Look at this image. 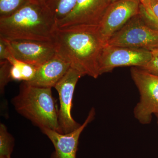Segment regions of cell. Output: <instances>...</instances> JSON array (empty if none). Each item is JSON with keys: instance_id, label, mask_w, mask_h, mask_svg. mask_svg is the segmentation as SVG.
<instances>
[{"instance_id": "6da1fadb", "label": "cell", "mask_w": 158, "mask_h": 158, "mask_svg": "<svg viewBox=\"0 0 158 158\" xmlns=\"http://www.w3.org/2000/svg\"><path fill=\"white\" fill-rule=\"evenodd\" d=\"M53 42L56 53L82 76L88 75L97 78L100 76L99 58L107 44L102 37L98 26L57 27Z\"/></svg>"}, {"instance_id": "7a4b0ae2", "label": "cell", "mask_w": 158, "mask_h": 158, "mask_svg": "<svg viewBox=\"0 0 158 158\" xmlns=\"http://www.w3.org/2000/svg\"><path fill=\"white\" fill-rule=\"evenodd\" d=\"M57 21L44 3L32 2L13 14L0 18V38L53 42Z\"/></svg>"}, {"instance_id": "3957f363", "label": "cell", "mask_w": 158, "mask_h": 158, "mask_svg": "<svg viewBox=\"0 0 158 158\" xmlns=\"http://www.w3.org/2000/svg\"><path fill=\"white\" fill-rule=\"evenodd\" d=\"M12 103L18 113L41 130L48 129L60 133L59 109L52 88L35 87L23 82Z\"/></svg>"}, {"instance_id": "277c9868", "label": "cell", "mask_w": 158, "mask_h": 158, "mask_svg": "<svg viewBox=\"0 0 158 158\" xmlns=\"http://www.w3.org/2000/svg\"><path fill=\"white\" fill-rule=\"evenodd\" d=\"M107 44L152 50L158 48V30L150 26L140 13L113 34Z\"/></svg>"}, {"instance_id": "5b68a950", "label": "cell", "mask_w": 158, "mask_h": 158, "mask_svg": "<svg viewBox=\"0 0 158 158\" xmlns=\"http://www.w3.org/2000/svg\"><path fill=\"white\" fill-rule=\"evenodd\" d=\"M131 72L140 94L134 110L135 117L142 124H148L152 114H158V76L138 67H132Z\"/></svg>"}, {"instance_id": "8992f818", "label": "cell", "mask_w": 158, "mask_h": 158, "mask_svg": "<svg viewBox=\"0 0 158 158\" xmlns=\"http://www.w3.org/2000/svg\"><path fill=\"white\" fill-rule=\"evenodd\" d=\"M152 57V53L149 50L106 44L99 58L100 75L121 66L143 68L149 62Z\"/></svg>"}, {"instance_id": "52a82bcc", "label": "cell", "mask_w": 158, "mask_h": 158, "mask_svg": "<svg viewBox=\"0 0 158 158\" xmlns=\"http://www.w3.org/2000/svg\"><path fill=\"white\" fill-rule=\"evenodd\" d=\"M140 13L138 0H118L111 3L98 25L106 43L133 17Z\"/></svg>"}, {"instance_id": "ba28073f", "label": "cell", "mask_w": 158, "mask_h": 158, "mask_svg": "<svg viewBox=\"0 0 158 158\" xmlns=\"http://www.w3.org/2000/svg\"><path fill=\"white\" fill-rule=\"evenodd\" d=\"M82 76L78 72L70 67L55 87L59 95L60 107L58 120L60 133L62 134L72 132L81 125L73 118L71 110L75 88Z\"/></svg>"}, {"instance_id": "9c48e42d", "label": "cell", "mask_w": 158, "mask_h": 158, "mask_svg": "<svg viewBox=\"0 0 158 158\" xmlns=\"http://www.w3.org/2000/svg\"><path fill=\"white\" fill-rule=\"evenodd\" d=\"M112 0H77L75 6L64 18L57 22V27H65L79 25L98 26Z\"/></svg>"}, {"instance_id": "30bf717a", "label": "cell", "mask_w": 158, "mask_h": 158, "mask_svg": "<svg viewBox=\"0 0 158 158\" xmlns=\"http://www.w3.org/2000/svg\"><path fill=\"white\" fill-rule=\"evenodd\" d=\"M6 40L15 59L39 67L56 54L54 42L31 40Z\"/></svg>"}, {"instance_id": "8fae6325", "label": "cell", "mask_w": 158, "mask_h": 158, "mask_svg": "<svg viewBox=\"0 0 158 158\" xmlns=\"http://www.w3.org/2000/svg\"><path fill=\"white\" fill-rule=\"evenodd\" d=\"M95 111L91 109L83 124L67 134H62L54 130L44 129L43 133L47 136L55 148L54 158H76L79 139L81 134L93 119Z\"/></svg>"}, {"instance_id": "7c38bea8", "label": "cell", "mask_w": 158, "mask_h": 158, "mask_svg": "<svg viewBox=\"0 0 158 158\" xmlns=\"http://www.w3.org/2000/svg\"><path fill=\"white\" fill-rule=\"evenodd\" d=\"M70 65L56 53L47 62L37 68L35 76L27 84L40 88H55L65 75Z\"/></svg>"}, {"instance_id": "4fadbf2b", "label": "cell", "mask_w": 158, "mask_h": 158, "mask_svg": "<svg viewBox=\"0 0 158 158\" xmlns=\"http://www.w3.org/2000/svg\"><path fill=\"white\" fill-rule=\"evenodd\" d=\"M140 14L150 26L158 30V0H138Z\"/></svg>"}, {"instance_id": "5bb4252c", "label": "cell", "mask_w": 158, "mask_h": 158, "mask_svg": "<svg viewBox=\"0 0 158 158\" xmlns=\"http://www.w3.org/2000/svg\"><path fill=\"white\" fill-rule=\"evenodd\" d=\"M77 0H44L56 21L64 18L73 9Z\"/></svg>"}, {"instance_id": "9a60e30c", "label": "cell", "mask_w": 158, "mask_h": 158, "mask_svg": "<svg viewBox=\"0 0 158 158\" xmlns=\"http://www.w3.org/2000/svg\"><path fill=\"white\" fill-rule=\"evenodd\" d=\"M14 139L3 123L0 124V158H11Z\"/></svg>"}, {"instance_id": "2e32d148", "label": "cell", "mask_w": 158, "mask_h": 158, "mask_svg": "<svg viewBox=\"0 0 158 158\" xmlns=\"http://www.w3.org/2000/svg\"><path fill=\"white\" fill-rule=\"evenodd\" d=\"M35 2V0H0V18L9 16L28 3Z\"/></svg>"}, {"instance_id": "e0dca14e", "label": "cell", "mask_w": 158, "mask_h": 158, "mask_svg": "<svg viewBox=\"0 0 158 158\" xmlns=\"http://www.w3.org/2000/svg\"><path fill=\"white\" fill-rule=\"evenodd\" d=\"M11 65L17 67L21 73L23 82L31 81L35 76L37 67L15 59L10 56L7 59Z\"/></svg>"}, {"instance_id": "ac0fdd59", "label": "cell", "mask_w": 158, "mask_h": 158, "mask_svg": "<svg viewBox=\"0 0 158 158\" xmlns=\"http://www.w3.org/2000/svg\"><path fill=\"white\" fill-rule=\"evenodd\" d=\"M11 65L7 60L0 61V89L4 92L6 85L11 81L10 70Z\"/></svg>"}, {"instance_id": "d6986e66", "label": "cell", "mask_w": 158, "mask_h": 158, "mask_svg": "<svg viewBox=\"0 0 158 158\" xmlns=\"http://www.w3.org/2000/svg\"><path fill=\"white\" fill-rule=\"evenodd\" d=\"M151 51L152 53L151 59L147 65L141 69L150 73L158 76V48Z\"/></svg>"}, {"instance_id": "ffe728a7", "label": "cell", "mask_w": 158, "mask_h": 158, "mask_svg": "<svg viewBox=\"0 0 158 158\" xmlns=\"http://www.w3.org/2000/svg\"><path fill=\"white\" fill-rule=\"evenodd\" d=\"M11 55L6 41L5 40L0 38V61L7 60Z\"/></svg>"}, {"instance_id": "44dd1931", "label": "cell", "mask_w": 158, "mask_h": 158, "mask_svg": "<svg viewBox=\"0 0 158 158\" xmlns=\"http://www.w3.org/2000/svg\"><path fill=\"white\" fill-rule=\"evenodd\" d=\"M10 74L11 81H23L21 73L16 66L11 65Z\"/></svg>"}, {"instance_id": "7402d4cb", "label": "cell", "mask_w": 158, "mask_h": 158, "mask_svg": "<svg viewBox=\"0 0 158 158\" xmlns=\"http://www.w3.org/2000/svg\"><path fill=\"white\" fill-rule=\"evenodd\" d=\"M36 2L40 3H44V0H35Z\"/></svg>"}, {"instance_id": "603a6c76", "label": "cell", "mask_w": 158, "mask_h": 158, "mask_svg": "<svg viewBox=\"0 0 158 158\" xmlns=\"http://www.w3.org/2000/svg\"><path fill=\"white\" fill-rule=\"evenodd\" d=\"M117 1H118V0H112V3L114 2H116Z\"/></svg>"}, {"instance_id": "cb8c5ba5", "label": "cell", "mask_w": 158, "mask_h": 158, "mask_svg": "<svg viewBox=\"0 0 158 158\" xmlns=\"http://www.w3.org/2000/svg\"><path fill=\"white\" fill-rule=\"evenodd\" d=\"M156 116L157 118V123L158 125V114L156 115Z\"/></svg>"}, {"instance_id": "d4e9b609", "label": "cell", "mask_w": 158, "mask_h": 158, "mask_svg": "<svg viewBox=\"0 0 158 158\" xmlns=\"http://www.w3.org/2000/svg\"></svg>"}]
</instances>
